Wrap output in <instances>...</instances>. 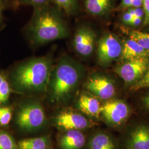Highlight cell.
<instances>
[{
	"label": "cell",
	"mask_w": 149,
	"mask_h": 149,
	"mask_svg": "<svg viewBox=\"0 0 149 149\" xmlns=\"http://www.w3.org/2000/svg\"><path fill=\"white\" fill-rule=\"evenodd\" d=\"M50 55L32 58L16 64L8 77L16 90L23 92H39L48 87L53 68Z\"/></svg>",
	"instance_id": "1"
},
{
	"label": "cell",
	"mask_w": 149,
	"mask_h": 149,
	"mask_svg": "<svg viewBox=\"0 0 149 149\" xmlns=\"http://www.w3.org/2000/svg\"><path fill=\"white\" fill-rule=\"evenodd\" d=\"M61 11L57 6L54 7L50 4L34 8L27 28L31 42L42 45L69 36V29Z\"/></svg>",
	"instance_id": "2"
},
{
	"label": "cell",
	"mask_w": 149,
	"mask_h": 149,
	"mask_svg": "<svg viewBox=\"0 0 149 149\" xmlns=\"http://www.w3.org/2000/svg\"><path fill=\"white\" fill-rule=\"evenodd\" d=\"M79 65L69 57L60 59L52 68L48 86L52 101L61 102L69 97L81 76Z\"/></svg>",
	"instance_id": "3"
},
{
	"label": "cell",
	"mask_w": 149,
	"mask_h": 149,
	"mask_svg": "<svg viewBox=\"0 0 149 149\" xmlns=\"http://www.w3.org/2000/svg\"><path fill=\"white\" fill-rule=\"evenodd\" d=\"M45 119L42 106L37 102H29L22 106L18 113L17 122L22 129L33 130L42 126Z\"/></svg>",
	"instance_id": "4"
},
{
	"label": "cell",
	"mask_w": 149,
	"mask_h": 149,
	"mask_svg": "<svg viewBox=\"0 0 149 149\" xmlns=\"http://www.w3.org/2000/svg\"><path fill=\"white\" fill-rule=\"evenodd\" d=\"M122 51V46L117 38L112 34H107L98 43V60L101 65H108L121 55Z\"/></svg>",
	"instance_id": "5"
},
{
	"label": "cell",
	"mask_w": 149,
	"mask_h": 149,
	"mask_svg": "<svg viewBox=\"0 0 149 149\" xmlns=\"http://www.w3.org/2000/svg\"><path fill=\"white\" fill-rule=\"evenodd\" d=\"M149 66V58L126 61L118 66L116 72L127 83L138 81L146 72Z\"/></svg>",
	"instance_id": "6"
},
{
	"label": "cell",
	"mask_w": 149,
	"mask_h": 149,
	"mask_svg": "<svg viewBox=\"0 0 149 149\" xmlns=\"http://www.w3.org/2000/svg\"><path fill=\"white\" fill-rule=\"evenodd\" d=\"M96 34L90 28L82 26L75 33L74 47L76 52L83 56H90L93 52Z\"/></svg>",
	"instance_id": "7"
},
{
	"label": "cell",
	"mask_w": 149,
	"mask_h": 149,
	"mask_svg": "<svg viewBox=\"0 0 149 149\" xmlns=\"http://www.w3.org/2000/svg\"><path fill=\"white\" fill-rule=\"evenodd\" d=\"M129 110L128 106L121 101L107 102L101 109V113L108 122L119 125L128 117Z\"/></svg>",
	"instance_id": "8"
},
{
	"label": "cell",
	"mask_w": 149,
	"mask_h": 149,
	"mask_svg": "<svg viewBox=\"0 0 149 149\" xmlns=\"http://www.w3.org/2000/svg\"><path fill=\"white\" fill-rule=\"evenodd\" d=\"M86 88L103 100L111 98L115 95L116 88L112 81L104 76L97 75L88 80Z\"/></svg>",
	"instance_id": "9"
},
{
	"label": "cell",
	"mask_w": 149,
	"mask_h": 149,
	"mask_svg": "<svg viewBox=\"0 0 149 149\" xmlns=\"http://www.w3.org/2000/svg\"><path fill=\"white\" fill-rule=\"evenodd\" d=\"M56 123L59 127L67 130H81L87 128L88 122L82 115L71 112H65L56 118Z\"/></svg>",
	"instance_id": "10"
},
{
	"label": "cell",
	"mask_w": 149,
	"mask_h": 149,
	"mask_svg": "<svg viewBox=\"0 0 149 149\" xmlns=\"http://www.w3.org/2000/svg\"><path fill=\"white\" fill-rule=\"evenodd\" d=\"M120 56L121 59L125 61L149 58V51L145 49L136 42L130 38L123 43Z\"/></svg>",
	"instance_id": "11"
},
{
	"label": "cell",
	"mask_w": 149,
	"mask_h": 149,
	"mask_svg": "<svg viewBox=\"0 0 149 149\" xmlns=\"http://www.w3.org/2000/svg\"><path fill=\"white\" fill-rule=\"evenodd\" d=\"M128 149H149V127L140 125L132 133L128 142Z\"/></svg>",
	"instance_id": "12"
},
{
	"label": "cell",
	"mask_w": 149,
	"mask_h": 149,
	"mask_svg": "<svg viewBox=\"0 0 149 149\" xmlns=\"http://www.w3.org/2000/svg\"><path fill=\"white\" fill-rule=\"evenodd\" d=\"M85 144V136L79 130H68L60 140L62 149H80Z\"/></svg>",
	"instance_id": "13"
},
{
	"label": "cell",
	"mask_w": 149,
	"mask_h": 149,
	"mask_svg": "<svg viewBox=\"0 0 149 149\" xmlns=\"http://www.w3.org/2000/svg\"><path fill=\"white\" fill-rule=\"evenodd\" d=\"M78 105L80 110L88 116L98 117L101 114V106L96 97L82 95L79 100Z\"/></svg>",
	"instance_id": "14"
},
{
	"label": "cell",
	"mask_w": 149,
	"mask_h": 149,
	"mask_svg": "<svg viewBox=\"0 0 149 149\" xmlns=\"http://www.w3.org/2000/svg\"><path fill=\"white\" fill-rule=\"evenodd\" d=\"M112 0H85L86 10L95 16L106 15L112 8Z\"/></svg>",
	"instance_id": "15"
},
{
	"label": "cell",
	"mask_w": 149,
	"mask_h": 149,
	"mask_svg": "<svg viewBox=\"0 0 149 149\" xmlns=\"http://www.w3.org/2000/svg\"><path fill=\"white\" fill-rule=\"evenodd\" d=\"M90 149H116L110 137L105 134H98L91 139Z\"/></svg>",
	"instance_id": "16"
},
{
	"label": "cell",
	"mask_w": 149,
	"mask_h": 149,
	"mask_svg": "<svg viewBox=\"0 0 149 149\" xmlns=\"http://www.w3.org/2000/svg\"><path fill=\"white\" fill-rule=\"evenodd\" d=\"M11 91L10 84L7 76L4 72H0V106L8 100Z\"/></svg>",
	"instance_id": "17"
},
{
	"label": "cell",
	"mask_w": 149,
	"mask_h": 149,
	"mask_svg": "<svg viewBox=\"0 0 149 149\" xmlns=\"http://www.w3.org/2000/svg\"><path fill=\"white\" fill-rule=\"evenodd\" d=\"M61 11L68 15L74 14L77 7L78 0H52Z\"/></svg>",
	"instance_id": "18"
},
{
	"label": "cell",
	"mask_w": 149,
	"mask_h": 149,
	"mask_svg": "<svg viewBox=\"0 0 149 149\" xmlns=\"http://www.w3.org/2000/svg\"><path fill=\"white\" fill-rule=\"evenodd\" d=\"M129 38L133 39L143 48L149 51V33L134 30L129 32Z\"/></svg>",
	"instance_id": "19"
},
{
	"label": "cell",
	"mask_w": 149,
	"mask_h": 149,
	"mask_svg": "<svg viewBox=\"0 0 149 149\" xmlns=\"http://www.w3.org/2000/svg\"><path fill=\"white\" fill-rule=\"evenodd\" d=\"M18 144L27 145L35 149H47L48 141L46 138H34L22 140Z\"/></svg>",
	"instance_id": "20"
},
{
	"label": "cell",
	"mask_w": 149,
	"mask_h": 149,
	"mask_svg": "<svg viewBox=\"0 0 149 149\" xmlns=\"http://www.w3.org/2000/svg\"><path fill=\"white\" fill-rule=\"evenodd\" d=\"M14 139L9 134L0 132V149H16Z\"/></svg>",
	"instance_id": "21"
},
{
	"label": "cell",
	"mask_w": 149,
	"mask_h": 149,
	"mask_svg": "<svg viewBox=\"0 0 149 149\" xmlns=\"http://www.w3.org/2000/svg\"><path fill=\"white\" fill-rule=\"evenodd\" d=\"M11 107L0 106V125H6L9 124L12 118Z\"/></svg>",
	"instance_id": "22"
},
{
	"label": "cell",
	"mask_w": 149,
	"mask_h": 149,
	"mask_svg": "<svg viewBox=\"0 0 149 149\" xmlns=\"http://www.w3.org/2000/svg\"><path fill=\"white\" fill-rule=\"evenodd\" d=\"M145 88H149V66L143 77L134 84L132 89L137 91Z\"/></svg>",
	"instance_id": "23"
},
{
	"label": "cell",
	"mask_w": 149,
	"mask_h": 149,
	"mask_svg": "<svg viewBox=\"0 0 149 149\" xmlns=\"http://www.w3.org/2000/svg\"><path fill=\"white\" fill-rule=\"evenodd\" d=\"M50 1L51 0H16L19 5L31 6L34 8L49 5Z\"/></svg>",
	"instance_id": "24"
},
{
	"label": "cell",
	"mask_w": 149,
	"mask_h": 149,
	"mask_svg": "<svg viewBox=\"0 0 149 149\" xmlns=\"http://www.w3.org/2000/svg\"><path fill=\"white\" fill-rule=\"evenodd\" d=\"M143 8L144 11V21L145 25L149 24V0H142Z\"/></svg>",
	"instance_id": "25"
},
{
	"label": "cell",
	"mask_w": 149,
	"mask_h": 149,
	"mask_svg": "<svg viewBox=\"0 0 149 149\" xmlns=\"http://www.w3.org/2000/svg\"><path fill=\"white\" fill-rule=\"evenodd\" d=\"M128 11L134 17H135L143 18L144 17V11L143 7L130 8Z\"/></svg>",
	"instance_id": "26"
},
{
	"label": "cell",
	"mask_w": 149,
	"mask_h": 149,
	"mask_svg": "<svg viewBox=\"0 0 149 149\" xmlns=\"http://www.w3.org/2000/svg\"><path fill=\"white\" fill-rule=\"evenodd\" d=\"M134 17L128 11L125 12L123 15V21L126 23L129 24L130 23L133 19Z\"/></svg>",
	"instance_id": "27"
},
{
	"label": "cell",
	"mask_w": 149,
	"mask_h": 149,
	"mask_svg": "<svg viewBox=\"0 0 149 149\" xmlns=\"http://www.w3.org/2000/svg\"><path fill=\"white\" fill-rule=\"evenodd\" d=\"M143 21V18H139V17H134L133 19H132V21L129 24L135 26V27H137L139 26V25H140V24L142 23Z\"/></svg>",
	"instance_id": "28"
},
{
	"label": "cell",
	"mask_w": 149,
	"mask_h": 149,
	"mask_svg": "<svg viewBox=\"0 0 149 149\" xmlns=\"http://www.w3.org/2000/svg\"><path fill=\"white\" fill-rule=\"evenodd\" d=\"M120 7L122 8H132V0H122Z\"/></svg>",
	"instance_id": "29"
},
{
	"label": "cell",
	"mask_w": 149,
	"mask_h": 149,
	"mask_svg": "<svg viewBox=\"0 0 149 149\" xmlns=\"http://www.w3.org/2000/svg\"><path fill=\"white\" fill-rule=\"evenodd\" d=\"M6 7V3L5 0H0V23L2 20L3 13L5 10Z\"/></svg>",
	"instance_id": "30"
},
{
	"label": "cell",
	"mask_w": 149,
	"mask_h": 149,
	"mask_svg": "<svg viewBox=\"0 0 149 149\" xmlns=\"http://www.w3.org/2000/svg\"><path fill=\"white\" fill-rule=\"evenodd\" d=\"M142 7V0H132V8H138Z\"/></svg>",
	"instance_id": "31"
},
{
	"label": "cell",
	"mask_w": 149,
	"mask_h": 149,
	"mask_svg": "<svg viewBox=\"0 0 149 149\" xmlns=\"http://www.w3.org/2000/svg\"><path fill=\"white\" fill-rule=\"evenodd\" d=\"M143 101H144L145 106L149 109V95L144 97Z\"/></svg>",
	"instance_id": "32"
},
{
	"label": "cell",
	"mask_w": 149,
	"mask_h": 149,
	"mask_svg": "<svg viewBox=\"0 0 149 149\" xmlns=\"http://www.w3.org/2000/svg\"><path fill=\"white\" fill-rule=\"evenodd\" d=\"M18 147L19 149H35L33 148L32 147L28 146L27 145H22V144H18Z\"/></svg>",
	"instance_id": "33"
}]
</instances>
